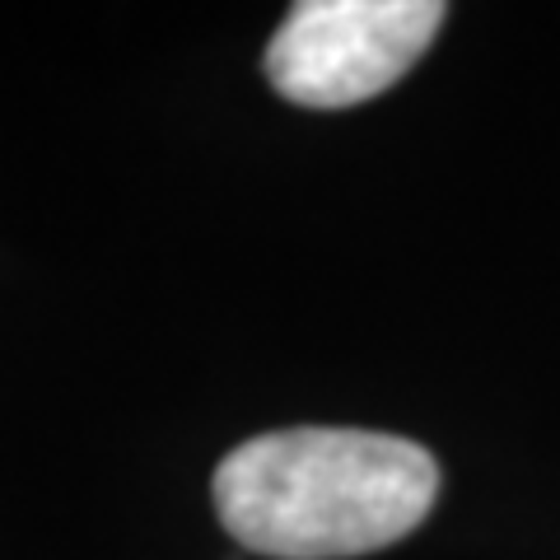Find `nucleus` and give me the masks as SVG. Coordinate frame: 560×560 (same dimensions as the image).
<instances>
[{
  "label": "nucleus",
  "mask_w": 560,
  "mask_h": 560,
  "mask_svg": "<svg viewBox=\"0 0 560 560\" xmlns=\"http://www.w3.org/2000/svg\"><path fill=\"white\" fill-rule=\"evenodd\" d=\"M434 495V453L374 430H271L215 467L220 523L276 560L383 551L425 523Z\"/></svg>",
  "instance_id": "f257e3e1"
},
{
  "label": "nucleus",
  "mask_w": 560,
  "mask_h": 560,
  "mask_svg": "<svg viewBox=\"0 0 560 560\" xmlns=\"http://www.w3.org/2000/svg\"><path fill=\"white\" fill-rule=\"evenodd\" d=\"M440 0H304L267 47V75L290 103L350 108L397 84L444 24Z\"/></svg>",
  "instance_id": "f03ea898"
}]
</instances>
